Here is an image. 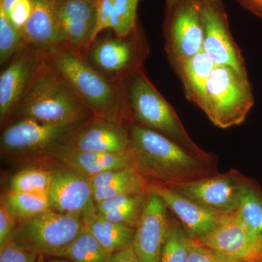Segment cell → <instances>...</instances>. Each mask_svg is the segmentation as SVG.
<instances>
[{
  "label": "cell",
  "instance_id": "cell-1",
  "mask_svg": "<svg viewBox=\"0 0 262 262\" xmlns=\"http://www.w3.org/2000/svg\"><path fill=\"white\" fill-rule=\"evenodd\" d=\"M125 123L132 167L149 182L174 186L216 174V157L198 156L159 133Z\"/></svg>",
  "mask_w": 262,
  "mask_h": 262
},
{
  "label": "cell",
  "instance_id": "cell-2",
  "mask_svg": "<svg viewBox=\"0 0 262 262\" xmlns=\"http://www.w3.org/2000/svg\"><path fill=\"white\" fill-rule=\"evenodd\" d=\"M117 83L125 121L159 133L198 156H215L192 140L175 110L149 80L144 67L127 72Z\"/></svg>",
  "mask_w": 262,
  "mask_h": 262
},
{
  "label": "cell",
  "instance_id": "cell-3",
  "mask_svg": "<svg viewBox=\"0 0 262 262\" xmlns=\"http://www.w3.org/2000/svg\"><path fill=\"white\" fill-rule=\"evenodd\" d=\"M94 116L64 79L45 62L10 122L29 119L61 125Z\"/></svg>",
  "mask_w": 262,
  "mask_h": 262
},
{
  "label": "cell",
  "instance_id": "cell-4",
  "mask_svg": "<svg viewBox=\"0 0 262 262\" xmlns=\"http://www.w3.org/2000/svg\"><path fill=\"white\" fill-rule=\"evenodd\" d=\"M88 120L61 125L29 119L13 120L2 128V156L15 163H58L59 157L70 149L76 132Z\"/></svg>",
  "mask_w": 262,
  "mask_h": 262
},
{
  "label": "cell",
  "instance_id": "cell-5",
  "mask_svg": "<svg viewBox=\"0 0 262 262\" xmlns=\"http://www.w3.org/2000/svg\"><path fill=\"white\" fill-rule=\"evenodd\" d=\"M46 62L70 84L95 116L124 120L117 83L98 73L82 52L62 43L46 51Z\"/></svg>",
  "mask_w": 262,
  "mask_h": 262
},
{
  "label": "cell",
  "instance_id": "cell-6",
  "mask_svg": "<svg viewBox=\"0 0 262 262\" xmlns=\"http://www.w3.org/2000/svg\"><path fill=\"white\" fill-rule=\"evenodd\" d=\"M84 226L80 216L48 209L17 222L11 241L38 256L63 257Z\"/></svg>",
  "mask_w": 262,
  "mask_h": 262
},
{
  "label": "cell",
  "instance_id": "cell-7",
  "mask_svg": "<svg viewBox=\"0 0 262 262\" xmlns=\"http://www.w3.org/2000/svg\"><path fill=\"white\" fill-rule=\"evenodd\" d=\"M93 68L110 82L117 81L127 73L144 66L149 56L147 37L141 24L126 37H120L110 30L94 38L83 52Z\"/></svg>",
  "mask_w": 262,
  "mask_h": 262
},
{
  "label": "cell",
  "instance_id": "cell-8",
  "mask_svg": "<svg viewBox=\"0 0 262 262\" xmlns=\"http://www.w3.org/2000/svg\"><path fill=\"white\" fill-rule=\"evenodd\" d=\"M254 105L249 79L227 67L215 66L208 81L203 112L215 126L227 129L246 120Z\"/></svg>",
  "mask_w": 262,
  "mask_h": 262
},
{
  "label": "cell",
  "instance_id": "cell-9",
  "mask_svg": "<svg viewBox=\"0 0 262 262\" xmlns=\"http://www.w3.org/2000/svg\"><path fill=\"white\" fill-rule=\"evenodd\" d=\"M164 48L174 72L203 50L199 0H165Z\"/></svg>",
  "mask_w": 262,
  "mask_h": 262
},
{
  "label": "cell",
  "instance_id": "cell-10",
  "mask_svg": "<svg viewBox=\"0 0 262 262\" xmlns=\"http://www.w3.org/2000/svg\"><path fill=\"white\" fill-rule=\"evenodd\" d=\"M203 20V51L216 66L229 67L248 78L242 52L234 41L222 0H199Z\"/></svg>",
  "mask_w": 262,
  "mask_h": 262
},
{
  "label": "cell",
  "instance_id": "cell-11",
  "mask_svg": "<svg viewBox=\"0 0 262 262\" xmlns=\"http://www.w3.org/2000/svg\"><path fill=\"white\" fill-rule=\"evenodd\" d=\"M253 181L237 170L215 174L193 182L170 186L208 209L223 215L235 213Z\"/></svg>",
  "mask_w": 262,
  "mask_h": 262
},
{
  "label": "cell",
  "instance_id": "cell-12",
  "mask_svg": "<svg viewBox=\"0 0 262 262\" xmlns=\"http://www.w3.org/2000/svg\"><path fill=\"white\" fill-rule=\"evenodd\" d=\"M46 62V52L24 45L0 74V125L10 122Z\"/></svg>",
  "mask_w": 262,
  "mask_h": 262
},
{
  "label": "cell",
  "instance_id": "cell-13",
  "mask_svg": "<svg viewBox=\"0 0 262 262\" xmlns=\"http://www.w3.org/2000/svg\"><path fill=\"white\" fill-rule=\"evenodd\" d=\"M193 241L237 262H262L261 236L234 214L227 215L211 232Z\"/></svg>",
  "mask_w": 262,
  "mask_h": 262
},
{
  "label": "cell",
  "instance_id": "cell-14",
  "mask_svg": "<svg viewBox=\"0 0 262 262\" xmlns=\"http://www.w3.org/2000/svg\"><path fill=\"white\" fill-rule=\"evenodd\" d=\"M48 194L53 211L77 215L83 222L97 213L90 177L75 169L64 165L53 169Z\"/></svg>",
  "mask_w": 262,
  "mask_h": 262
},
{
  "label": "cell",
  "instance_id": "cell-15",
  "mask_svg": "<svg viewBox=\"0 0 262 262\" xmlns=\"http://www.w3.org/2000/svg\"><path fill=\"white\" fill-rule=\"evenodd\" d=\"M163 200L148 190L144 211L136 228L133 247L141 262H160L173 219Z\"/></svg>",
  "mask_w": 262,
  "mask_h": 262
},
{
  "label": "cell",
  "instance_id": "cell-16",
  "mask_svg": "<svg viewBox=\"0 0 262 262\" xmlns=\"http://www.w3.org/2000/svg\"><path fill=\"white\" fill-rule=\"evenodd\" d=\"M62 42L83 53L94 39L96 0H52Z\"/></svg>",
  "mask_w": 262,
  "mask_h": 262
},
{
  "label": "cell",
  "instance_id": "cell-17",
  "mask_svg": "<svg viewBox=\"0 0 262 262\" xmlns=\"http://www.w3.org/2000/svg\"><path fill=\"white\" fill-rule=\"evenodd\" d=\"M149 189L161 198L191 239L204 237L227 216L202 206L170 186L150 182Z\"/></svg>",
  "mask_w": 262,
  "mask_h": 262
},
{
  "label": "cell",
  "instance_id": "cell-18",
  "mask_svg": "<svg viewBox=\"0 0 262 262\" xmlns=\"http://www.w3.org/2000/svg\"><path fill=\"white\" fill-rule=\"evenodd\" d=\"M69 150L120 153L129 150V134L125 120L94 116L76 132Z\"/></svg>",
  "mask_w": 262,
  "mask_h": 262
},
{
  "label": "cell",
  "instance_id": "cell-19",
  "mask_svg": "<svg viewBox=\"0 0 262 262\" xmlns=\"http://www.w3.org/2000/svg\"><path fill=\"white\" fill-rule=\"evenodd\" d=\"M21 34L24 45L45 52L63 43L52 0H33L32 13Z\"/></svg>",
  "mask_w": 262,
  "mask_h": 262
},
{
  "label": "cell",
  "instance_id": "cell-20",
  "mask_svg": "<svg viewBox=\"0 0 262 262\" xmlns=\"http://www.w3.org/2000/svg\"><path fill=\"white\" fill-rule=\"evenodd\" d=\"M96 3L97 20L94 39L106 30L126 37L140 24L138 19L139 0H96Z\"/></svg>",
  "mask_w": 262,
  "mask_h": 262
},
{
  "label": "cell",
  "instance_id": "cell-21",
  "mask_svg": "<svg viewBox=\"0 0 262 262\" xmlns=\"http://www.w3.org/2000/svg\"><path fill=\"white\" fill-rule=\"evenodd\" d=\"M58 163L75 169L84 175L94 177L110 170L132 166L130 151L120 153L68 150L58 158Z\"/></svg>",
  "mask_w": 262,
  "mask_h": 262
},
{
  "label": "cell",
  "instance_id": "cell-22",
  "mask_svg": "<svg viewBox=\"0 0 262 262\" xmlns=\"http://www.w3.org/2000/svg\"><path fill=\"white\" fill-rule=\"evenodd\" d=\"M215 63L204 51L196 53L176 71L187 100L203 111L206 87Z\"/></svg>",
  "mask_w": 262,
  "mask_h": 262
},
{
  "label": "cell",
  "instance_id": "cell-23",
  "mask_svg": "<svg viewBox=\"0 0 262 262\" xmlns=\"http://www.w3.org/2000/svg\"><path fill=\"white\" fill-rule=\"evenodd\" d=\"M147 193L124 194L98 202L96 212L108 220L136 229L144 211Z\"/></svg>",
  "mask_w": 262,
  "mask_h": 262
},
{
  "label": "cell",
  "instance_id": "cell-24",
  "mask_svg": "<svg viewBox=\"0 0 262 262\" xmlns=\"http://www.w3.org/2000/svg\"><path fill=\"white\" fill-rule=\"evenodd\" d=\"M84 224L110 255L133 245L136 229L115 223L97 213L84 220Z\"/></svg>",
  "mask_w": 262,
  "mask_h": 262
},
{
  "label": "cell",
  "instance_id": "cell-25",
  "mask_svg": "<svg viewBox=\"0 0 262 262\" xmlns=\"http://www.w3.org/2000/svg\"><path fill=\"white\" fill-rule=\"evenodd\" d=\"M1 203L16 222L51 209L48 194L9 190L2 196Z\"/></svg>",
  "mask_w": 262,
  "mask_h": 262
},
{
  "label": "cell",
  "instance_id": "cell-26",
  "mask_svg": "<svg viewBox=\"0 0 262 262\" xmlns=\"http://www.w3.org/2000/svg\"><path fill=\"white\" fill-rule=\"evenodd\" d=\"M150 182L132 166L124 169L121 175L106 187L93 189L95 204L114 196L149 190Z\"/></svg>",
  "mask_w": 262,
  "mask_h": 262
},
{
  "label": "cell",
  "instance_id": "cell-27",
  "mask_svg": "<svg viewBox=\"0 0 262 262\" xmlns=\"http://www.w3.org/2000/svg\"><path fill=\"white\" fill-rule=\"evenodd\" d=\"M110 257L85 226L63 256L72 262H108Z\"/></svg>",
  "mask_w": 262,
  "mask_h": 262
},
{
  "label": "cell",
  "instance_id": "cell-28",
  "mask_svg": "<svg viewBox=\"0 0 262 262\" xmlns=\"http://www.w3.org/2000/svg\"><path fill=\"white\" fill-rule=\"evenodd\" d=\"M53 170L45 167H31L19 170L12 177L10 190L13 192L48 194Z\"/></svg>",
  "mask_w": 262,
  "mask_h": 262
},
{
  "label": "cell",
  "instance_id": "cell-29",
  "mask_svg": "<svg viewBox=\"0 0 262 262\" xmlns=\"http://www.w3.org/2000/svg\"><path fill=\"white\" fill-rule=\"evenodd\" d=\"M233 214L262 237V191L254 181L246 189L238 208Z\"/></svg>",
  "mask_w": 262,
  "mask_h": 262
},
{
  "label": "cell",
  "instance_id": "cell-30",
  "mask_svg": "<svg viewBox=\"0 0 262 262\" xmlns=\"http://www.w3.org/2000/svg\"><path fill=\"white\" fill-rule=\"evenodd\" d=\"M191 243L192 239L173 218L162 248L160 262H187Z\"/></svg>",
  "mask_w": 262,
  "mask_h": 262
},
{
  "label": "cell",
  "instance_id": "cell-31",
  "mask_svg": "<svg viewBox=\"0 0 262 262\" xmlns=\"http://www.w3.org/2000/svg\"><path fill=\"white\" fill-rule=\"evenodd\" d=\"M24 46L21 32L10 23L3 10L0 9V65L8 64Z\"/></svg>",
  "mask_w": 262,
  "mask_h": 262
},
{
  "label": "cell",
  "instance_id": "cell-32",
  "mask_svg": "<svg viewBox=\"0 0 262 262\" xmlns=\"http://www.w3.org/2000/svg\"><path fill=\"white\" fill-rule=\"evenodd\" d=\"M38 255L19 247L11 239L0 249V262H36Z\"/></svg>",
  "mask_w": 262,
  "mask_h": 262
},
{
  "label": "cell",
  "instance_id": "cell-33",
  "mask_svg": "<svg viewBox=\"0 0 262 262\" xmlns=\"http://www.w3.org/2000/svg\"><path fill=\"white\" fill-rule=\"evenodd\" d=\"M32 8L33 0H18L12 6L9 12L5 14L13 27L21 32L22 29L30 17Z\"/></svg>",
  "mask_w": 262,
  "mask_h": 262
},
{
  "label": "cell",
  "instance_id": "cell-34",
  "mask_svg": "<svg viewBox=\"0 0 262 262\" xmlns=\"http://www.w3.org/2000/svg\"><path fill=\"white\" fill-rule=\"evenodd\" d=\"M187 262H237L229 259L213 250L196 244L192 239Z\"/></svg>",
  "mask_w": 262,
  "mask_h": 262
},
{
  "label": "cell",
  "instance_id": "cell-35",
  "mask_svg": "<svg viewBox=\"0 0 262 262\" xmlns=\"http://www.w3.org/2000/svg\"><path fill=\"white\" fill-rule=\"evenodd\" d=\"M17 222L7 211L4 205L0 204V249L11 239Z\"/></svg>",
  "mask_w": 262,
  "mask_h": 262
},
{
  "label": "cell",
  "instance_id": "cell-36",
  "mask_svg": "<svg viewBox=\"0 0 262 262\" xmlns=\"http://www.w3.org/2000/svg\"><path fill=\"white\" fill-rule=\"evenodd\" d=\"M108 262H141L134 251V247L125 248L111 255Z\"/></svg>",
  "mask_w": 262,
  "mask_h": 262
},
{
  "label": "cell",
  "instance_id": "cell-37",
  "mask_svg": "<svg viewBox=\"0 0 262 262\" xmlns=\"http://www.w3.org/2000/svg\"><path fill=\"white\" fill-rule=\"evenodd\" d=\"M243 8L262 19V0H236Z\"/></svg>",
  "mask_w": 262,
  "mask_h": 262
},
{
  "label": "cell",
  "instance_id": "cell-38",
  "mask_svg": "<svg viewBox=\"0 0 262 262\" xmlns=\"http://www.w3.org/2000/svg\"><path fill=\"white\" fill-rule=\"evenodd\" d=\"M18 0H0V9L3 10L5 13H8L15 3Z\"/></svg>",
  "mask_w": 262,
  "mask_h": 262
},
{
  "label": "cell",
  "instance_id": "cell-39",
  "mask_svg": "<svg viewBox=\"0 0 262 262\" xmlns=\"http://www.w3.org/2000/svg\"><path fill=\"white\" fill-rule=\"evenodd\" d=\"M36 262H70L66 259H60V258H56V259L46 260L44 258V256H38L37 261Z\"/></svg>",
  "mask_w": 262,
  "mask_h": 262
}]
</instances>
